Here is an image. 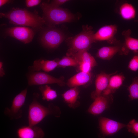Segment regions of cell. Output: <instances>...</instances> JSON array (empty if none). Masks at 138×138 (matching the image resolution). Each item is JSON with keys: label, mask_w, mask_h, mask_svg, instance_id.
I'll return each instance as SVG.
<instances>
[{"label": "cell", "mask_w": 138, "mask_h": 138, "mask_svg": "<svg viewBox=\"0 0 138 138\" xmlns=\"http://www.w3.org/2000/svg\"><path fill=\"white\" fill-rule=\"evenodd\" d=\"M134 21H135V22H138V19L135 20H134Z\"/></svg>", "instance_id": "4dcf8cb0"}, {"label": "cell", "mask_w": 138, "mask_h": 138, "mask_svg": "<svg viewBox=\"0 0 138 138\" xmlns=\"http://www.w3.org/2000/svg\"><path fill=\"white\" fill-rule=\"evenodd\" d=\"M118 13L123 19L130 20L135 18L136 11L132 4L125 2L121 4L119 6Z\"/></svg>", "instance_id": "d6986e66"}, {"label": "cell", "mask_w": 138, "mask_h": 138, "mask_svg": "<svg viewBox=\"0 0 138 138\" xmlns=\"http://www.w3.org/2000/svg\"><path fill=\"white\" fill-rule=\"evenodd\" d=\"M65 38L64 34L61 30L54 27H49L43 31L40 41L44 47L54 49L57 47Z\"/></svg>", "instance_id": "5b68a950"}, {"label": "cell", "mask_w": 138, "mask_h": 138, "mask_svg": "<svg viewBox=\"0 0 138 138\" xmlns=\"http://www.w3.org/2000/svg\"><path fill=\"white\" fill-rule=\"evenodd\" d=\"M39 89L41 93L42 99L44 100L47 101H52L57 97L56 92L47 85L44 86H41Z\"/></svg>", "instance_id": "7402d4cb"}, {"label": "cell", "mask_w": 138, "mask_h": 138, "mask_svg": "<svg viewBox=\"0 0 138 138\" xmlns=\"http://www.w3.org/2000/svg\"><path fill=\"white\" fill-rule=\"evenodd\" d=\"M41 2L40 0H26L25 3L27 7H31L38 5Z\"/></svg>", "instance_id": "4316f807"}, {"label": "cell", "mask_w": 138, "mask_h": 138, "mask_svg": "<svg viewBox=\"0 0 138 138\" xmlns=\"http://www.w3.org/2000/svg\"><path fill=\"white\" fill-rule=\"evenodd\" d=\"M80 91L78 87L72 88L62 95L64 100L70 108H75L79 106L77 101Z\"/></svg>", "instance_id": "e0dca14e"}, {"label": "cell", "mask_w": 138, "mask_h": 138, "mask_svg": "<svg viewBox=\"0 0 138 138\" xmlns=\"http://www.w3.org/2000/svg\"><path fill=\"white\" fill-rule=\"evenodd\" d=\"M0 16L7 18L13 24L29 26L35 29H42L45 24L43 17L25 9L13 8L9 12L1 13Z\"/></svg>", "instance_id": "6da1fadb"}, {"label": "cell", "mask_w": 138, "mask_h": 138, "mask_svg": "<svg viewBox=\"0 0 138 138\" xmlns=\"http://www.w3.org/2000/svg\"><path fill=\"white\" fill-rule=\"evenodd\" d=\"M27 92V88L23 90L14 98L10 108H5L4 113L10 120H17L22 117V111L21 109L25 102Z\"/></svg>", "instance_id": "8992f818"}, {"label": "cell", "mask_w": 138, "mask_h": 138, "mask_svg": "<svg viewBox=\"0 0 138 138\" xmlns=\"http://www.w3.org/2000/svg\"><path fill=\"white\" fill-rule=\"evenodd\" d=\"M133 52L134 55L129 62L128 68L131 71L135 72L138 70V51Z\"/></svg>", "instance_id": "d4e9b609"}, {"label": "cell", "mask_w": 138, "mask_h": 138, "mask_svg": "<svg viewBox=\"0 0 138 138\" xmlns=\"http://www.w3.org/2000/svg\"><path fill=\"white\" fill-rule=\"evenodd\" d=\"M113 101L112 94H102L96 98L89 108L88 111L94 115L101 114L105 110L108 109Z\"/></svg>", "instance_id": "52a82bcc"}, {"label": "cell", "mask_w": 138, "mask_h": 138, "mask_svg": "<svg viewBox=\"0 0 138 138\" xmlns=\"http://www.w3.org/2000/svg\"><path fill=\"white\" fill-rule=\"evenodd\" d=\"M3 63L2 62H0V75L1 77H2L5 74L3 68Z\"/></svg>", "instance_id": "f1b7e54d"}, {"label": "cell", "mask_w": 138, "mask_h": 138, "mask_svg": "<svg viewBox=\"0 0 138 138\" xmlns=\"http://www.w3.org/2000/svg\"><path fill=\"white\" fill-rule=\"evenodd\" d=\"M34 30L33 28L25 26H16L7 29L6 33L7 35L26 44L33 40L35 34Z\"/></svg>", "instance_id": "ba28073f"}, {"label": "cell", "mask_w": 138, "mask_h": 138, "mask_svg": "<svg viewBox=\"0 0 138 138\" xmlns=\"http://www.w3.org/2000/svg\"><path fill=\"white\" fill-rule=\"evenodd\" d=\"M98 121L100 132L103 136L112 135L126 126V124L105 117H100Z\"/></svg>", "instance_id": "30bf717a"}, {"label": "cell", "mask_w": 138, "mask_h": 138, "mask_svg": "<svg viewBox=\"0 0 138 138\" xmlns=\"http://www.w3.org/2000/svg\"><path fill=\"white\" fill-rule=\"evenodd\" d=\"M43 11L45 24L48 27L65 22H70L75 18V15L67 9L51 5L49 3L43 2L40 5Z\"/></svg>", "instance_id": "7a4b0ae2"}, {"label": "cell", "mask_w": 138, "mask_h": 138, "mask_svg": "<svg viewBox=\"0 0 138 138\" xmlns=\"http://www.w3.org/2000/svg\"><path fill=\"white\" fill-rule=\"evenodd\" d=\"M129 52V51L126 49L124 43H120L114 46L101 48L98 50L96 56L102 59L109 60L117 53L120 55H127Z\"/></svg>", "instance_id": "7c38bea8"}, {"label": "cell", "mask_w": 138, "mask_h": 138, "mask_svg": "<svg viewBox=\"0 0 138 138\" xmlns=\"http://www.w3.org/2000/svg\"><path fill=\"white\" fill-rule=\"evenodd\" d=\"M127 90L129 94V100L138 99V77L134 78L131 84L128 86Z\"/></svg>", "instance_id": "603a6c76"}, {"label": "cell", "mask_w": 138, "mask_h": 138, "mask_svg": "<svg viewBox=\"0 0 138 138\" xmlns=\"http://www.w3.org/2000/svg\"><path fill=\"white\" fill-rule=\"evenodd\" d=\"M70 57L75 59L78 65L81 63L89 65L93 68L97 65L95 58L87 51L78 52Z\"/></svg>", "instance_id": "ffe728a7"}, {"label": "cell", "mask_w": 138, "mask_h": 138, "mask_svg": "<svg viewBox=\"0 0 138 138\" xmlns=\"http://www.w3.org/2000/svg\"><path fill=\"white\" fill-rule=\"evenodd\" d=\"M68 1L67 0H54L52 1L49 3L52 6L59 7L60 5H62Z\"/></svg>", "instance_id": "83f0119b"}, {"label": "cell", "mask_w": 138, "mask_h": 138, "mask_svg": "<svg viewBox=\"0 0 138 138\" xmlns=\"http://www.w3.org/2000/svg\"><path fill=\"white\" fill-rule=\"evenodd\" d=\"M10 2V0H0V6H2L6 4L9 3Z\"/></svg>", "instance_id": "f546056e"}, {"label": "cell", "mask_w": 138, "mask_h": 138, "mask_svg": "<svg viewBox=\"0 0 138 138\" xmlns=\"http://www.w3.org/2000/svg\"><path fill=\"white\" fill-rule=\"evenodd\" d=\"M131 33L130 29L123 32V35L124 37V44L129 50L133 52L138 51V39L132 37L130 36Z\"/></svg>", "instance_id": "44dd1931"}, {"label": "cell", "mask_w": 138, "mask_h": 138, "mask_svg": "<svg viewBox=\"0 0 138 138\" xmlns=\"http://www.w3.org/2000/svg\"><path fill=\"white\" fill-rule=\"evenodd\" d=\"M128 131L134 134L136 136H138V122L133 119L130 120L126 124Z\"/></svg>", "instance_id": "484cf974"}, {"label": "cell", "mask_w": 138, "mask_h": 138, "mask_svg": "<svg viewBox=\"0 0 138 138\" xmlns=\"http://www.w3.org/2000/svg\"><path fill=\"white\" fill-rule=\"evenodd\" d=\"M28 81L30 86L55 83L62 85L64 83L62 78H57L44 72H40L31 74L28 77Z\"/></svg>", "instance_id": "8fae6325"}, {"label": "cell", "mask_w": 138, "mask_h": 138, "mask_svg": "<svg viewBox=\"0 0 138 138\" xmlns=\"http://www.w3.org/2000/svg\"><path fill=\"white\" fill-rule=\"evenodd\" d=\"M58 66L65 67L68 66H78V64L76 60L73 57L66 56L57 61Z\"/></svg>", "instance_id": "cb8c5ba5"}, {"label": "cell", "mask_w": 138, "mask_h": 138, "mask_svg": "<svg viewBox=\"0 0 138 138\" xmlns=\"http://www.w3.org/2000/svg\"><path fill=\"white\" fill-rule=\"evenodd\" d=\"M38 96L35 94L29 106L28 120V125L30 126L36 125L48 115L58 117L61 114L60 110L57 106L52 103L49 104L47 107L44 106L38 101Z\"/></svg>", "instance_id": "3957f363"}, {"label": "cell", "mask_w": 138, "mask_h": 138, "mask_svg": "<svg viewBox=\"0 0 138 138\" xmlns=\"http://www.w3.org/2000/svg\"><path fill=\"white\" fill-rule=\"evenodd\" d=\"M16 134L18 138H44V133L40 127L36 126H24L18 129Z\"/></svg>", "instance_id": "5bb4252c"}, {"label": "cell", "mask_w": 138, "mask_h": 138, "mask_svg": "<svg viewBox=\"0 0 138 138\" xmlns=\"http://www.w3.org/2000/svg\"><path fill=\"white\" fill-rule=\"evenodd\" d=\"M125 79L123 74H115L110 77L108 85L102 94L104 95L112 94L122 85Z\"/></svg>", "instance_id": "2e32d148"}, {"label": "cell", "mask_w": 138, "mask_h": 138, "mask_svg": "<svg viewBox=\"0 0 138 138\" xmlns=\"http://www.w3.org/2000/svg\"><path fill=\"white\" fill-rule=\"evenodd\" d=\"M92 78L93 75L91 72H80L69 78L67 84L71 88L88 85L91 82Z\"/></svg>", "instance_id": "9a60e30c"}, {"label": "cell", "mask_w": 138, "mask_h": 138, "mask_svg": "<svg viewBox=\"0 0 138 138\" xmlns=\"http://www.w3.org/2000/svg\"><path fill=\"white\" fill-rule=\"evenodd\" d=\"M58 66L57 61L40 59L36 60L34 61L32 68L36 71L42 70L46 72H49L52 71Z\"/></svg>", "instance_id": "ac0fdd59"}, {"label": "cell", "mask_w": 138, "mask_h": 138, "mask_svg": "<svg viewBox=\"0 0 138 138\" xmlns=\"http://www.w3.org/2000/svg\"><path fill=\"white\" fill-rule=\"evenodd\" d=\"M117 31V27L115 25L104 26L100 28L94 35L95 42L97 41H106L114 45L119 43L117 40L115 35Z\"/></svg>", "instance_id": "9c48e42d"}, {"label": "cell", "mask_w": 138, "mask_h": 138, "mask_svg": "<svg viewBox=\"0 0 138 138\" xmlns=\"http://www.w3.org/2000/svg\"><path fill=\"white\" fill-rule=\"evenodd\" d=\"M92 29L91 26L83 25L80 33L68 39L69 49L67 56H71L78 52L89 50L92 44L95 42L94 39L95 33Z\"/></svg>", "instance_id": "277c9868"}, {"label": "cell", "mask_w": 138, "mask_h": 138, "mask_svg": "<svg viewBox=\"0 0 138 138\" xmlns=\"http://www.w3.org/2000/svg\"><path fill=\"white\" fill-rule=\"evenodd\" d=\"M117 72L109 74L102 72L97 75L95 82V89L91 95L93 100H94L102 94L107 88L111 77L116 74Z\"/></svg>", "instance_id": "4fadbf2b"}]
</instances>
